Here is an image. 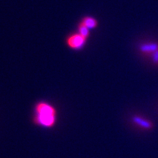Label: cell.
I'll use <instances>...</instances> for the list:
<instances>
[{"label": "cell", "mask_w": 158, "mask_h": 158, "mask_svg": "<svg viewBox=\"0 0 158 158\" xmlns=\"http://www.w3.org/2000/svg\"><path fill=\"white\" fill-rule=\"evenodd\" d=\"M57 120L56 109L50 103L41 101L35 107V124L43 128H51L56 125Z\"/></svg>", "instance_id": "obj_1"}, {"label": "cell", "mask_w": 158, "mask_h": 158, "mask_svg": "<svg viewBox=\"0 0 158 158\" xmlns=\"http://www.w3.org/2000/svg\"><path fill=\"white\" fill-rule=\"evenodd\" d=\"M88 39L84 37L82 35H80L79 32L70 34L66 38L67 46L70 49L75 51H80L84 48L86 45Z\"/></svg>", "instance_id": "obj_2"}, {"label": "cell", "mask_w": 158, "mask_h": 158, "mask_svg": "<svg viewBox=\"0 0 158 158\" xmlns=\"http://www.w3.org/2000/svg\"><path fill=\"white\" fill-rule=\"evenodd\" d=\"M158 51V43L151 42L140 44L139 52L144 57H152L155 52Z\"/></svg>", "instance_id": "obj_3"}, {"label": "cell", "mask_w": 158, "mask_h": 158, "mask_svg": "<svg viewBox=\"0 0 158 158\" xmlns=\"http://www.w3.org/2000/svg\"><path fill=\"white\" fill-rule=\"evenodd\" d=\"M132 123L136 124V126L140 128H143L144 130H151L154 128L153 123L150 120H146L145 118L140 117L139 116H136L132 118Z\"/></svg>", "instance_id": "obj_4"}, {"label": "cell", "mask_w": 158, "mask_h": 158, "mask_svg": "<svg viewBox=\"0 0 158 158\" xmlns=\"http://www.w3.org/2000/svg\"><path fill=\"white\" fill-rule=\"evenodd\" d=\"M80 23L85 26L88 29H90V30L95 29V28L98 27V21H97V19L94 18V17H92V16H85V17H84L82 19L80 20Z\"/></svg>", "instance_id": "obj_5"}, {"label": "cell", "mask_w": 158, "mask_h": 158, "mask_svg": "<svg viewBox=\"0 0 158 158\" xmlns=\"http://www.w3.org/2000/svg\"><path fill=\"white\" fill-rule=\"evenodd\" d=\"M90 29H88L85 26L82 25V24L79 23L78 27H77V32H79L80 35H82L84 37L88 39L89 35H90Z\"/></svg>", "instance_id": "obj_6"}, {"label": "cell", "mask_w": 158, "mask_h": 158, "mask_svg": "<svg viewBox=\"0 0 158 158\" xmlns=\"http://www.w3.org/2000/svg\"><path fill=\"white\" fill-rule=\"evenodd\" d=\"M151 61L155 66H158V51L155 52L153 56L151 57Z\"/></svg>", "instance_id": "obj_7"}]
</instances>
